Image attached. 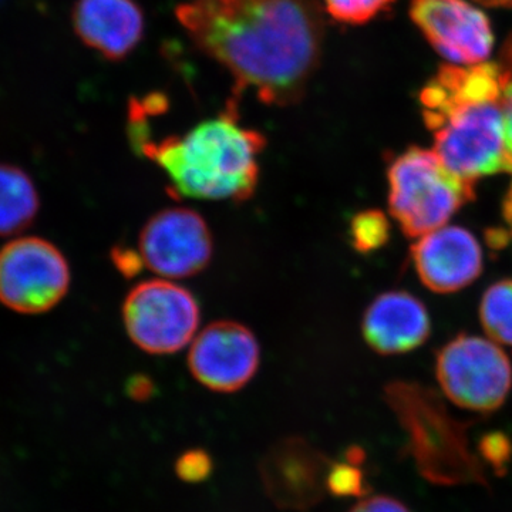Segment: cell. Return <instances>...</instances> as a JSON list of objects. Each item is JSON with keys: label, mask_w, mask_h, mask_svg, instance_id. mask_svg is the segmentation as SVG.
Instances as JSON below:
<instances>
[{"label": "cell", "mask_w": 512, "mask_h": 512, "mask_svg": "<svg viewBox=\"0 0 512 512\" xmlns=\"http://www.w3.org/2000/svg\"><path fill=\"white\" fill-rule=\"evenodd\" d=\"M505 77L504 86V146H505V171L512 174V62L504 64Z\"/></svg>", "instance_id": "cell-22"}, {"label": "cell", "mask_w": 512, "mask_h": 512, "mask_svg": "<svg viewBox=\"0 0 512 512\" xmlns=\"http://www.w3.org/2000/svg\"><path fill=\"white\" fill-rule=\"evenodd\" d=\"M387 402L409 436L421 474L434 483H485L477 458L468 450L466 424L448 414L440 397L412 383L387 387Z\"/></svg>", "instance_id": "cell-4"}, {"label": "cell", "mask_w": 512, "mask_h": 512, "mask_svg": "<svg viewBox=\"0 0 512 512\" xmlns=\"http://www.w3.org/2000/svg\"><path fill=\"white\" fill-rule=\"evenodd\" d=\"M430 333V318L419 299L406 292H387L367 308L363 335L383 355L419 348Z\"/></svg>", "instance_id": "cell-15"}, {"label": "cell", "mask_w": 512, "mask_h": 512, "mask_svg": "<svg viewBox=\"0 0 512 512\" xmlns=\"http://www.w3.org/2000/svg\"><path fill=\"white\" fill-rule=\"evenodd\" d=\"M138 254L144 266L161 278H191L211 264L214 238L207 221L197 211L164 208L141 229Z\"/></svg>", "instance_id": "cell-9"}, {"label": "cell", "mask_w": 512, "mask_h": 512, "mask_svg": "<svg viewBox=\"0 0 512 512\" xmlns=\"http://www.w3.org/2000/svg\"><path fill=\"white\" fill-rule=\"evenodd\" d=\"M436 373L447 399L471 412H495L511 392L510 359L493 339L451 340L437 357Z\"/></svg>", "instance_id": "cell-7"}, {"label": "cell", "mask_w": 512, "mask_h": 512, "mask_svg": "<svg viewBox=\"0 0 512 512\" xmlns=\"http://www.w3.org/2000/svg\"><path fill=\"white\" fill-rule=\"evenodd\" d=\"M505 66L447 64L420 93L434 153L464 183L505 170Z\"/></svg>", "instance_id": "cell-3"}, {"label": "cell", "mask_w": 512, "mask_h": 512, "mask_svg": "<svg viewBox=\"0 0 512 512\" xmlns=\"http://www.w3.org/2000/svg\"><path fill=\"white\" fill-rule=\"evenodd\" d=\"M349 512H412L409 508L397 500V498L390 497V495L377 494L366 495L360 498L359 501Z\"/></svg>", "instance_id": "cell-23"}, {"label": "cell", "mask_w": 512, "mask_h": 512, "mask_svg": "<svg viewBox=\"0 0 512 512\" xmlns=\"http://www.w3.org/2000/svg\"><path fill=\"white\" fill-rule=\"evenodd\" d=\"M113 262L116 268L119 269L121 274L134 276L143 269L144 262L136 249L117 247L113 249Z\"/></svg>", "instance_id": "cell-24"}, {"label": "cell", "mask_w": 512, "mask_h": 512, "mask_svg": "<svg viewBox=\"0 0 512 512\" xmlns=\"http://www.w3.org/2000/svg\"><path fill=\"white\" fill-rule=\"evenodd\" d=\"M175 16L205 55L227 69L234 96L299 103L318 70L325 20L315 0H190Z\"/></svg>", "instance_id": "cell-1"}, {"label": "cell", "mask_w": 512, "mask_h": 512, "mask_svg": "<svg viewBox=\"0 0 512 512\" xmlns=\"http://www.w3.org/2000/svg\"><path fill=\"white\" fill-rule=\"evenodd\" d=\"M39 207V194L28 173L15 165L0 164V237L28 228Z\"/></svg>", "instance_id": "cell-16"}, {"label": "cell", "mask_w": 512, "mask_h": 512, "mask_svg": "<svg viewBox=\"0 0 512 512\" xmlns=\"http://www.w3.org/2000/svg\"><path fill=\"white\" fill-rule=\"evenodd\" d=\"M410 16L450 64L484 63L493 52L490 20L467 0H412Z\"/></svg>", "instance_id": "cell-11"}, {"label": "cell", "mask_w": 512, "mask_h": 512, "mask_svg": "<svg viewBox=\"0 0 512 512\" xmlns=\"http://www.w3.org/2000/svg\"><path fill=\"white\" fill-rule=\"evenodd\" d=\"M394 0H323L326 12L346 25H363L393 5Z\"/></svg>", "instance_id": "cell-19"}, {"label": "cell", "mask_w": 512, "mask_h": 512, "mask_svg": "<svg viewBox=\"0 0 512 512\" xmlns=\"http://www.w3.org/2000/svg\"><path fill=\"white\" fill-rule=\"evenodd\" d=\"M261 348L251 329L235 320L212 322L197 333L188 352L192 377L217 393H235L258 373Z\"/></svg>", "instance_id": "cell-10"}, {"label": "cell", "mask_w": 512, "mask_h": 512, "mask_svg": "<svg viewBox=\"0 0 512 512\" xmlns=\"http://www.w3.org/2000/svg\"><path fill=\"white\" fill-rule=\"evenodd\" d=\"M387 175L390 212L410 237L444 227L473 195V185L451 174L434 150L404 151Z\"/></svg>", "instance_id": "cell-5"}, {"label": "cell", "mask_w": 512, "mask_h": 512, "mask_svg": "<svg viewBox=\"0 0 512 512\" xmlns=\"http://www.w3.org/2000/svg\"><path fill=\"white\" fill-rule=\"evenodd\" d=\"M333 461L311 444L286 440L272 448L262 464V480L276 504L305 510L328 493V474Z\"/></svg>", "instance_id": "cell-12"}, {"label": "cell", "mask_w": 512, "mask_h": 512, "mask_svg": "<svg viewBox=\"0 0 512 512\" xmlns=\"http://www.w3.org/2000/svg\"><path fill=\"white\" fill-rule=\"evenodd\" d=\"M504 214L505 220H507L512 231V188L510 194H508L507 201H505Z\"/></svg>", "instance_id": "cell-27"}, {"label": "cell", "mask_w": 512, "mask_h": 512, "mask_svg": "<svg viewBox=\"0 0 512 512\" xmlns=\"http://www.w3.org/2000/svg\"><path fill=\"white\" fill-rule=\"evenodd\" d=\"M70 268L62 251L42 238H22L0 249V303L25 315H39L62 302Z\"/></svg>", "instance_id": "cell-8"}, {"label": "cell", "mask_w": 512, "mask_h": 512, "mask_svg": "<svg viewBox=\"0 0 512 512\" xmlns=\"http://www.w3.org/2000/svg\"><path fill=\"white\" fill-rule=\"evenodd\" d=\"M153 390L154 386L147 377H134V379L128 383V392H130L131 396L136 400L147 399V397H150Z\"/></svg>", "instance_id": "cell-25"}, {"label": "cell", "mask_w": 512, "mask_h": 512, "mask_svg": "<svg viewBox=\"0 0 512 512\" xmlns=\"http://www.w3.org/2000/svg\"><path fill=\"white\" fill-rule=\"evenodd\" d=\"M175 471L181 480L188 483H200L212 471L211 457L204 450H190L181 454L175 463Z\"/></svg>", "instance_id": "cell-21"}, {"label": "cell", "mask_w": 512, "mask_h": 512, "mask_svg": "<svg viewBox=\"0 0 512 512\" xmlns=\"http://www.w3.org/2000/svg\"><path fill=\"white\" fill-rule=\"evenodd\" d=\"M72 22L83 45L110 62L130 56L146 28L143 9L136 0H77Z\"/></svg>", "instance_id": "cell-14"}, {"label": "cell", "mask_w": 512, "mask_h": 512, "mask_svg": "<svg viewBox=\"0 0 512 512\" xmlns=\"http://www.w3.org/2000/svg\"><path fill=\"white\" fill-rule=\"evenodd\" d=\"M201 312L188 289L170 279L134 286L123 303V322L131 342L150 355H173L197 336Z\"/></svg>", "instance_id": "cell-6"}, {"label": "cell", "mask_w": 512, "mask_h": 512, "mask_svg": "<svg viewBox=\"0 0 512 512\" xmlns=\"http://www.w3.org/2000/svg\"><path fill=\"white\" fill-rule=\"evenodd\" d=\"M349 460L342 463L333 461L328 474V493L336 497H363L366 494V478L359 464L362 454H357V448H352Z\"/></svg>", "instance_id": "cell-18"}, {"label": "cell", "mask_w": 512, "mask_h": 512, "mask_svg": "<svg viewBox=\"0 0 512 512\" xmlns=\"http://www.w3.org/2000/svg\"><path fill=\"white\" fill-rule=\"evenodd\" d=\"M350 235L357 251H373L386 241V218L376 211L362 212L353 218Z\"/></svg>", "instance_id": "cell-20"}, {"label": "cell", "mask_w": 512, "mask_h": 512, "mask_svg": "<svg viewBox=\"0 0 512 512\" xmlns=\"http://www.w3.org/2000/svg\"><path fill=\"white\" fill-rule=\"evenodd\" d=\"M239 97L232 96L214 119L180 136L157 141L148 117L128 116L127 134L138 154L153 161L170 181V192L207 201H247L259 184L264 134L239 123Z\"/></svg>", "instance_id": "cell-2"}, {"label": "cell", "mask_w": 512, "mask_h": 512, "mask_svg": "<svg viewBox=\"0 0 512 512\" xmlns=\"http://www.w3.org/2000/svg\"><path fill=\"white\" fill-rule=\"evenodd\" d=\"M478 2L493 8H512V0H478Z\"/></svg>", "instance_id": "cell-26"}, {"label": "cell", "mask_w": 512, "mask_h": 512, "mask_svg": "<svg viewBox=\"0 0 512 512\" xmlns=\"http://www.w3.org/2000/svg\"><path fill=\"white\" fill-rule=\"evenodd\" d=\"M413 261L431 291L450 293L473 284L483 269V251L470 231L453 225L423 235L413 247Z\"/></svg>", "instance_id": "cell-13"}, {"label": "cell", "mask_w": 512, "mask_h": 512, "mask_svg": "<svg viewBox=\"0 0 512 512\" xmlns=\"http://www.w3.org/2000/svg\"><path fill=\"white\" fill-rule=\"evenodd\" d=\"M480 318L490 339L512 346V281L494 284L484 293Z\"/></svg>", "instance_id": "cell-17"}]
</instances>
